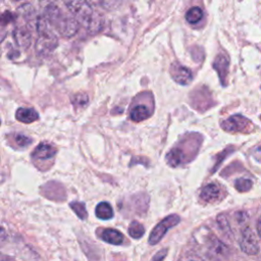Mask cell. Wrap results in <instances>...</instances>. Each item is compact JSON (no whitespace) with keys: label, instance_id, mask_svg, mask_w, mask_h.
Segmentation results:
<instances>
[{"label":"cell","instance_id":"cell-1","mask_svg":"<svg viewBox=\"0 0 261 261\" xmlns=\"http://www.w3.org/2000/svg\"><path fill=\"white\" fill-rule=\"evenodd\" d=\"M49 22L44 16H39L36 22L39 37L37 39L35 49L40 56H49L57 46V38L50 29Z\"/></svg>","mask_w":261,"mask_h":261},{"label":"cell","instance_id":"cell-2","mask_svg":"<svg viewBox=\"0 0 261 261\" xmlns=\"http://www.w3.org/2000/svg\"><path fill=\"white\" fill-rule=\"evenodd\" d=\"M64 4L79 22L89 30H94L99 25V19L88 0H64Z\"/></svg>","mask_w":261,"mask_h":261},{"label":"cell","instance_id":"cell-3","mask_svg":"<svg viewBox=\"0 0 261 261\" xmlns=\"http://www.w3.org/2000/svg\"><path fill=\"white\" fill-rule=\"evenodd\" d=\"M221 127L228 133L248 134L253 130L252 122L241 114H234L221 122Z\"/></svg>","mask_w":261,"mask_h":261},{"label":"cell","instance_id":"cell-4","mask_svg":"<svg viewBox=\"0 0 261 261\" xmlns=\"http://www.w3.org/2000/svg\"><path fill=\"white\" fill-rule=\"evenodd\" d=\"M179 221H180V218L176 214H171V215H168L167 217L163 218L152 229V231L149 236V244L150 245L158 244L162 240V238L165 236L167 230L169 228L175 226Z\"/></svg>","mask_w":261,"mask_h":261},{"label":"cell","instance_id":"cell-5","mask_svg":"<svg viewBox=\"0 0 261 261\" xmlns=\"http://www.w3.org/2000/svg\"><path fill=\"white\" fill-rule=\"evenodd\" d=\"M52 27H54L61 36L70 38L79 31L80 22L74 16H68L62 13Z\"/></svg>","mask_w":261,"mask_h":261},{"label":"cell","instance_id":"cell-6","mask_svg":"<svg viewBox=\"0 0 261 261\" xmlns=\"http://www.w3.org/2000/svg\"><path fill=\"white\" fill-rule=\"evenodd\" d=\"M240 247L242 251L248 255H255L258 253V243L256 236L250 227H245L242 230Z\"/></svg>","mask_w":261,"mask_h":261},{"label":"cell","instance_id":"cell-7","mask_svg":"<svg viewBox=\"0 0 261 261\" xmlns=\"http://www.w3.org/2000/svg\"><path fill=\"white\" fill-rule=\"evenodd\" d=\"M172 80L179 85H189L193 79L191 70L178 62H173L169 68Z\"/></svg>","mask_w":261,"mask_h":261},{"label":"cell","instance_id":"cell-8","mask_svg":"<svg viewBox=\"0 0 261 261\" xmlns=\"http://www.w3.org/2000/svg\"><path fill=\"white\" fill-rule=\"evenodd\" d=\"M57 153V149L49 143H40L33 151L32 157L35 160H48L53 158Z\"/></svg>","mask_w":261,"mask_h":261},{"label":"cell","instance_id":"cell-9","mask_svg":"<svg viewBox=\"0 0 261 261\" xmlns=\"http://www.w3.org/2000/svg\"><path fill=\"white\" fill-rule=\"evenodd\" d=\"M13 38L15 43L21 47L27 49L31 45L32 41V34L30 29L27 24H21L19 27H16L13 31Z\"/></svg>","mask_w":261,"mask_h":261},{"label":"cell","instance_id":"cell-10","mask_svg":"<svg viewBox=\"0 0 261 261\" xmlns=\"http://www.w3.org/2000/svg\"><path fill=\"white\" fill-rule=\"evenodd\" d=\"M220 188L216 184H208L204 186L200 192V198L208 203L215 202L220 197Z\"/></svg>","mask_w":261,"mask_h":261},{"label":"cell","instance_id":"cell-11","mask_svg":"<svg viewBox=\"0 0 261 261\" xmlns=\"http://www.w3.org/2000/svg\"><path fill=\"white\" fill-rule=\"evenodd\" d=\"M213 67L217 71L219 79L223 83L226 79V75L228 72V67H229V60H228L227 56L224 54H219L214 60Z\"/></svg>","mask_w":261,"mask_h":261},{"label":"cell","instance_id":"cell-12","mask_svg":"<svg viewBox=\"0 0 261 261\" xmlns=\"http://www.w3.org/2000/svg\"><path fill=\"white\" fill-rule=\"evenodd\" d=\"M15 118L22 123H32L39 119V114L33 108L19 107L15 112Z\"/></svg>","mask_w":261,"mask_h":261},{"label":"cell","instance_id":"cell-13","mask_svg":"<svg viewBox=\"0 0 261 261\" xmlns=\"http://www.w3.org/2000/svg\"><path fill=\"white\" fill-rule=\"evenodd\" d=\"M101 239L111 245H120L122 244L124 237L123 234L114 228H105L102 230L101 233Z\"/></svg>","mask_w":261,"mask_h":261},{"label":"cell","instance_id":"cell-14","mask_svg":"<svg viewBox=\"0 0 261 261\" xmlns=\"http://www.w3.org/2000/svg\"><path fill=\"white\" fill-rule=\"evenodd\" d=\"M9 142L15 149H23L32 144V139L22 134H11L9 136Z\"/></svg>","mask_w":261,"mask_h":261},{"label":"cell","instance_id":"cell-15","mask_svg":"<svg viewBox=\"0 0 261 261\" xmlns=\"http://www.w3.org/2000/svg\"><path fill=\"white\" fill-rule=\"evenodd\" d=\"M185 158L184 152L178 148L171 149L166 155V162L171 167H176L182 163Z\"/></svg>","mask_w":261,"mask_h":261},{"label":"cell","instance_id":"cell-16","mask_svg":"<svg viewBox=\"0 0 261 261\" xmlns=\"http://www.w3.org/2000/svg\"><path fill=\"white\" fill-rule=\"evenodd\" d=\"M96 216L99 219L107 220L113 217V209L108 202H100L95 209Z\"/></svg>","mask_w":261,"mask_h":261},{"label":"cell","instance_id":"cell-17","mask_svg":"<svg viewBox=\"0 0 261 261\" xmlns=\"http://www.w3.org/2000/svg\"><path fill=\"white\" fill-rule=\"evenodd\" d=\"M129 116L133 121L139 122V121L147 119L150 116V111L145 105H137L130 111Z\"/></svg>","mask_w":261,"mask_h":261},{"label":"cell","instance_id":"cell-18","mask_svg":"<svg viewBox=\"0 0 261 261\" xmlns=\"http://www.w3.org/2000/svg\"><path fill=\"white\" fill-rule=\"evenodd\" d=\"M202 17H203V10L198 6L190 8L186 13L187 21L192 24L199 22L202 19Z\"/></svg>","mask_w":261,"mask_h":261},{"label":"cell","instance_id":"cell-19","mask_svg":"<svg viewBox=\"0 0 261 261\" xmlns=\"http://www.w3.org/2000/svg\"><path fill=\"white\" fill-rule=\"evenodd\" d=\"M145 232V228L143 224H141L139 221H132L128 226V234L133 239H140L143 237Z\"/></svg>","mask_w":261,"mask_h":261},{"label":"cell","instance_id":"cell-20","mask_svg":"<svg viewBox=\"0 0 261 261\" xmlns=\"http://www.w3.org/2000/svg\"><path fill=\"white\" fill-rule=\"evenodd\" d=\"M69 207L71 210L76 214V216L80 219H86L88 216L87 210H86V205L83 202H71L69 203Z\"/></svg>","mask_w":261,"mask_h":261},{"label":"cell","instance_id":"cell-21","mask_svg":"<svg viewBox=\"0 0 261 261\" xmlns=\"http://www.w3.org/2000/svg\"><path fill=\"white\" fill-rule=\"evenodd\" d=\"M234 188L237 191H239L241 193L248 192L252 188V181L248 178H242V177L238 178L234 181Z\"/></svg>","mask_w":261,"mask_h":261},{"label":"cell","instance_id":"cell-22","mask_svg":"<svg viewBox=\"0 0 261 261\" xmlns=\"http://www.w3.org/2000/svg\"><path fill=\"white\" fill-rule=\"evenodd\" d=\"M91 5L101 6L106 9H111L118 4V0H88Z\"/></svg>","mask_w":261,"mask_h":261},{"label":"cell","instance_id":"cell-23","mask_svg":"<svg viewBox=\"0 0 261 261\" xmlns=\"http://www.w3.org/2000/svg\"><path fill=\"white\" fill-rule=\"evenodd\" d=\"M71 101H72V104L76 107H85L89 102V98L87 94L79 93L72 97Z\"/></svg>","mask_w":261,"mask_h":261},{"label":"cell","instance_id":"cell-24","mask_svg":"<svg viewBox=\"0 0 261 261\" xmlns=\"http://www.w3.org/2000/svg\"><path fill=\"white\" fill-rule=\"evenodd\" d=\"M14 19V15L8 11L0 14V24L5 25Z\"/></svg>","mask_w":261,"mask_h":261},{"label":"cell","instance_id":"cell-25","mask_svg":"<svg viewBox=\"0 0 261 261\" xmlns=\"http://www.w3.org/2000/svg\"><path fill=\"white\" fill-rule=\"evenodd\" d=\"M167 253H168V250L164 248V249L158 251V252L153 256V258H152L151 261H163L164 258L166 257Z\"/></svg>","mask_w":261,"mask_h":261},{"label":"cell","instance_id":"cell-26","mask_svg":"<svg viewBox=\"0 0 261 261\" xmlns=\"http://www.w3.org/2000/svg\"><path fill=\"white\" fill-rule=\"evenodd\" d=\"M253 157H254L258 162L261 163V146H259V147H257V148L255 149V151L253 152Z\"/></svg>","mask_w":261,"mask_h":261},{"label":"cell","instance_id":"cell-27","mask_svg":"<svg viewBox=\"0 0 261 261\" xmlns=\"http://www.w3.org/2000/svg\"><path fill=\"white\" fill-rule=\"evenodd\" d=\"M58 0H39V3H40V5L43 7V8H45V7H47L48 5H51V4H54V3H56Z\"/></svg>","mask_w":261,"mask_h":261},{"label":"cell","instance_id":"cell-28","mask_svg":"<svg viewBox=\"0 0 261 261\" xmlns=\"http://www.w3.org/2000/svg\"><path fill=\"white\" fill-rule=\"evenodd\" d=\"M5 240H6L5 230L2 227H0V246L5 242Z\"/></svg>","mask_w":261,"mask_h":261},{"label":"cell","instance_id":"cell-29","mask_svg":"<svg viewBox=\"0 0 261 261\" xmlns=\"http://www.w3.org/2000/svg\"><path fill=\"white\" fill-rule=\"evenodd\" d=\"M257 232H258L259 237L261 238V216L259 217V219L257 221Z\"/></svg>","mask_w":261,"mask_h":261},{"label":"cell","instance_id":"cell-30","mask_svg":"<svg viewBox=\"0 0 261 261\" xmlns=\"http://www.w3.org/2000/svg\"><path fill=\"white\" fill-rule=\"evenodd\" d=\"M0 261H14L12 258L8 257V256H5V255H2L0 254Z\"/></svg>","mask_w":261,"mask_h":261},{"label":"cell","instance_id":"cell-31","mask_svg":"<svg viewBox=\"0 0 261 261\" xmlns=\"http://www.w3.org/2000/svg\"><path fill=\"white\" fill-rule=\"evenodd\" d=\"M3 2V0H0V3H2Z\"/></svg>","mask_w":261,"mask_h":261},{"label":"cell","instance_id":"cell-32","mask_svg":"<svg viewBox=\"0 0 261 261\" xmlns=\"http://www.w3.org/2000/svg\"><path fill=\"white\" fill-rule=\"evenodd\" d=\"M14 1H19V0H14Z\"/></svg>","mask_w":261,"mask_h":261},{"label":"cell","instance_id":"cell-33","mask_svg":"<svg viewBox=\"0 0 261 261\" xmlns=\"http://www.w3.org/2000/svg\"><path fill=\"white\" fill-rule=\"evenodd\" d=\"M0 124H1V120H0Z\"/></svg>","mask_w":261,"mask_h":261}]
</instances>
